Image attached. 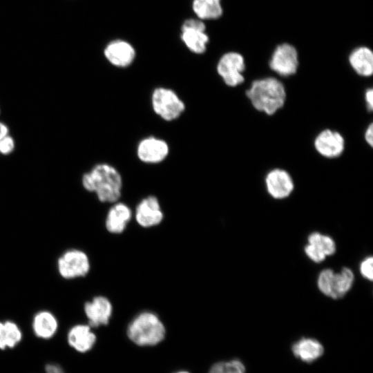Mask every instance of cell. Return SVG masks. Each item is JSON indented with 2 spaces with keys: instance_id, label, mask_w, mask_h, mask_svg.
I'll use <instances>...</instances> for the list:
<instances>
[{
  "instance_id": "1",
  "label": "cell",
  "mask_w": 373,
  "mask_h": 373,
  "mask_svg": "<svg viewBox=\"0 0 373 373\" xmlns=\"http://www.w3.org/2000/svg\"><path fill=\"white\" fill-rule=\"evenodd\" d=\"M84 188L96 193L102 202H116L121 196L122 178L119 171L111 164L95 165L82 177Z\"/></svg>"
},
{
  "instance_id": "2",
  "label": "cell",
  "mask_w": 373,
  "mask_h": 373,
  "mask_svg": "<svg viewBox=\"0 0 373 373\" xmlns=\"http://www.w3.org/2000/svg\"><path fill=\"white\" fill-rule=\"evenodd\" d=\"M246 95L255 109L269 115L280 109L286 100L284 85L274 77L254 81L247 90Z\"/></svg>"
},
{
  "instance_id": "3",
  "label": "cell",
  "mask_w": 373,
  "mask_h": 373,
  "mask_svg": "<svg viewBox=\"0 0 373 373\" xmlns=\"http://www.w3.org/2000/svg\"><path fill=\"white\" fill-rule=\"evenodd\" d=\"M165 328L154 313L144 312L136 316L127 328L128 337L140 346H151L161 342L165 336Z\"/></svg>"
},
{
  "instance_id": "4",
  "label": "cell",
  "mask_w": 373,
  "mask_h": 373,
  "mask_svg": "<svg viewBox=\"0 0 373 373\" xmlns=\"http://www.w3.org/2000/svg\"><path fill=\"white\" fill-rule=\"evenodd\" d=\"M354 279V274L349 268L344 267L339 273L326 269L319 274L317 284L323 294L336 299L343 297L350 290Z\"/></svg>"
},
{
  "instance_id": "5",
  "label": "cell",
  "mask_w": 373,
  "mask_h": 373,
  "mask_svg": "<svg viewBox=\"0 0 373 373\" xmlns=\"http://www.w3.org/2000/svg\"><path fill=\"white\" fill-rule=\"evenodd\" d=\"M154 112L165 121L178 118L185 110V104L177 93L167 88H155L151 96Z\"/></svg>"
},
{
  "instance_id": "6",
  "label": "cell",
  "mask_w": 373,
  "mask_h": 373,
  "mask_svg": "<svg viewBox=\"0 0 373 373\" xmlns=\"http://www.w3.org/2000/svg\"><path fill=\"white\" fill-rule=\"evenodd\" d=\"M57 271L64 279L71 280L85 276L89 271L90 264L87 254L77 249L64 251L57 260Z\"/></svg>"
},
{
  "instance_id": "7",
  "label": "cell",
  "mask_w": 373,
  "mask_h": 373,
  "mask_svg": "<svg viewBox=\"0 0 373 373\" xmlns=\"http://www.w3.org/2000/svg\"><path fill=\"white\" fill-rule=\"evenodd\" d=\"M245 64L243 57L235 52L224 54L219 60L217 71L226 85L235 87L241 84L244 80L242 73Z\"/></svg>"
},
{
  "instance_id": "8",
  "label": "cell",
  "mask_w": 373,
  "mask_h": 373,
  "mask_svg": "<svg viewBox=\"0 0 373 373\" xmlns=\"http://www.w3.org/2000/svg\"><path fill=\"white\" fill-rule=\"evenodd\" d=\"M298 66L296 48L288 44L278 46L269 61V67L278 75L289 77L296 73Z\"/></svg>"
},
{
  "instance_id": "9",
  "label": "cell",
  "mask_w": 373,
  "mask_h": 373,
  "mask_svg": "<svg viewBox=\"0 0 373 373\" xmlns=\"http://www.w3.org/2000/svg\"><path fill=\"white\" fill-rule=\"evenodd\" d=\"M314 145L321 155L327 158H335L344 151L345 140L338 131L325 129L315 137Z\"/></svg>"
},
{
  "instance_id": "10",
  "label": "cell",
  "mask_w": 373,
  "mask_h": 373,
  "mask_svg": "<svg viewBox=\"0 0 373 373\" xmlns=\"http://www.w3.org/2000/svg\"><path fill=\"white\" fill-rule=\"evenodd\" d=\"M204 23L198 19H190L182 26V39L192 52L201 54L206 50L208 36L204 32Z\"/></svg>"
},
{
  "instance_id": "11",
  "label": "cell",
  "mask_w": 373,
  "mask_h": 373,
  "mask_svg": "<svg viewBox=\"0 0 373 373\" xmlns=\"http://www.w3.org/2000/svg\"><path fill=\"white\" fill-rule=\"evenodd\" d=\"M169 147L166 141L155 137L142 140L137 147V155L140 161L147 164H157L166 159Z\"/></svg>"
},
{
  "instance_id": "12",
  "label": "cell",
  "mask_w": 373,
  "mask_h": 373,
  "mask_svg": "<svg viewBox=\"0 0 373 373\" xmlns=\"http://www.w3.org/2000/svg\"><path fill=\"white\" fill-rule=\"evenodd\" d=\"M265 183L268 193L275 199L287 198L294 189L291 175L282 169L269 171L265 176Z\"/></svg>"
},
{
  "instance_id": "13",
  "label": "cell",
  "mask_w": 373,
  "mask_h": 373,
  "mask_svg": "<svg viewBox=\"0 0 373 373\" xmlns=\"http://www.w3.org/2000/svg\"><path fill=\"white\" fill-rule=\"evenodd\" d=\"M84 311L88 325L91 327H96L108 323L113 313V306L107 298L98 296L84 304Z\"/></svg>"
},
{
  "instance_id": "14",
  "label": "cell",
  "mask_w": 373,
  "mask_h": 373,
  "mask_svg": "<svg viewBox=\"0 0 373 373\" xmlns=\"http://www.w3.org/2000/svg\"><path fill=\"white\" fill-rule=\"evenodd\" d=\"M307 241L305 252L307 257L315 262H322L327 256L335 253V242L329 236L313 232L308 236Z\"/></svg>"
},
{
  "instance_id": "15",
  "label": "cell",
  "mask_w": 373,
  "mask_h": 373,
  "mask_svg": "<svg viewBox=\"0 0 373 373\" xmlns=\"http://www.w3.org/2000/svg\"><path fill=\"white\" fill-rule=\"evenodd\" d=\"M163 217L158 199L153 195L142 199L136 207L135 219L141 227L156 226L162 222Z\"/></svg>"
},
{
  "instance_id": "16",
  "label": "cell",
  "mask_w": 373,
  "mask_h": 373,
  "mask_svg": "<svg viewBox=\"0 0 373 373\" xmlns=\"http://www.w3.org/2000/svg\"><path fill=\"white\" fill-rule=\"evenodd\" d=\"M89 325L77 324L71 327L67 332L68 345L79 353L90 351L96 343L97 336Z\"/></svg>"
},
{
  "instance_id": "17",
  "label": "cell",
  "mask_w": 373,
  "mask_h": 373,
  "mask_svg": "<svg viewBox=\"0 0 373 373\" xmlns=\"http://www.w3.org/2000/svg\"><path fill=\"white\" fill-rule=\"evenodd\" d=\"M58 328V320L51 312L41 310L34 315L32 329L36 337L42 340H49L55 336Z\"/></svg>"
},
{
  "instance_id": "18",
  "label": "cell",
  "mask_w": 373,
  "mask_h": 373,
  "mask_svg": "<svg viewBox=\"0 0 373 373\" xmlns=\"http://www.w3.org/2000/svg\"><path fill=\"white\" fill-rule=\"evenodd\" d=\"M104 55L113 65L117 67H126L133 61L135 52L128 43L117 40L106 46Z\"/></svg>"
},
{
  "instance_id": "19",
  "label": "cell",
  "mask_w": 373,
  "mask_h": 373,
  "mask_svg": "<svg viewBox=\"0 0 373 373\" xmlns=\"http://www.w3.org/2000/svg\"><path fill=\"white\" fill-rule=\"evenodd\" d=\"M291 350L297 358L307 363L316 361L324 352L323 346L318 340L307 337H303L294 342Z\"/></svg>"
},
{
  "instance_id": "20",
  "label": "cell",
  "mask_w": 373,
  "mask_h": 373,
  "mask_svg": "<svg viewBox=\"0 0 373 373\" xmlns=\"http://www.w3.org/2000/svg\"><path fill=\"white\" fill-rule=\"evenodd\" d=\"M131 217L132 211L126 204L115 203L107 213L106 228L111 233H120L124 231Z\"/></svg>"
},
{
  "instance_id": "21",
  "label": "cell",
  "mask_w": 373,
  "mask_h": 373,
  "mask_svg": "<svg viewBox=\"0 0 373 373\" xmlns=\"http://www.w3.org/2000/svg\"><path fill=\"white\" fill-rule=\"evenodd\" d=\"M349 62L354 70L362 77H370L373 73V53L367 47H359L354 50Z\"/></svg>"
},
{
  "instance_id": "22",
  "label": "cell",
  "mask_w": 373,
  "mask_h": 373,
  "mask_svg": "<svg viewBox=\"0 0 373 373\" xmlns=\"http://www.w3.org/2000/svg\"><path fill=\"white\" fill-rule=\"evenodd\" d=\"M23 334L19 326L12 321H0V350L12 349L21 341Z\"/></svg>"
},
{
  "instance_id": "23",
  "label": "cell",
  "mask_w": 373,
  "mask_h": 373,
  "mask_svg": "<svg viewBox=\"0 0 373 373\" xmlns=\"http://www.w3.org/2000/svg\"><path fill=\"white\" fill-rule=\"evenodd\" d=\"M193 9L202 19H217L222 13L220 0H194Z\"/></svg>"
},
{
  "instance_id": "24",
  "label": "cell",
  "mask_w": 373,
  "mask_h": 373,
  "mask_svg": "<svg viewBox=\"0 0 373 373\" xmlns=\"http://www.w3.org/2000/svg\"><path fill=\"white\" fill-rule=\"evenodd\" d=\"M209 373H245V367L241 361L233 359L215 363Z\"/></svg>"
},
{
  "instance_id": "25",
  "label": "cell",
  "mask_w": 373,
  "mask_h": 373,
  "mask_svg": "<svg viewBox=\"0 0 373 373\" xmlns=\"http://www.w3.org/2000/svg\"><path fill=\"white\" fill-rule=\"evenodd\" d=\"M372 258L368 257L363 260L360 265V271L362 276L370 281L372 280Z\"/></svg>"
},
{
  "instance_id": "26",
  "label": "cell",
  "mask_w": 373,
  "mask_h": 373,
  "mask_svg": "<svg viewBox=\"0 0 373 373\" xmlns=\"http://www.w3.org/2000/svg\"><path fill=\"white\" fill-rule=\"evenodd\" d=\"M15 146L14 139L8 135L0 140V153L9 155L14 151Z\"/></svg>"
},
{
  "instance_id": "27",
  "label": "cell",
  "mask_w": 373,
  "mask_h": 373,
  "mask_svg": "<svg viewBox=\"0 0 373 373\" xmlns=\"http://www.w3.org/2000/svg\"><path fill=\"white\" fill-rule=\"evenodd\" d=\"M45 373H66L63 367L56 363H48L44 367Z\"/></svg>"
},
{
  "instance_id": "28",
  "label": "cell",
  "mask_w": 373,
  "mask_h": 373,
  "mask_svg": "<svg viewBox=\"0 0 373 373\" xmlns=\"http://www.w3.org/2000/svg\"><path fill=\"white\" fill-rule=\"evenodd\" d=\"M365 101L367 110L372 111L373 108V90L372 88H369L365 90Z\"/></svg>"
},
{
  "instance_id": "29",
  "label": "cell",
  "mask_w": 373,
  "mask_h": 373,
  "mask_svg": "<svg viewBox=\"0 0 373 373\" xmlns=\"http://www.w3.org/2000/svg\"><path fill=\"white\" fill-rule=\"evenodd\" d=\"M364 138L367 144L372 147L373 144V125L372 123L367 127L365 131Z\"/></svg>"
},
{
  "instance_id": "30",
  "label": "cell",
  "mask_w": 373,
  "mask_h": 373,
  "mask_svg": "<svg viewBox=\"0 0 373 373\" xmlns=\"http://www.w3.org/2000/svg\"><path fill=\"white\" fill-rule=\"evenodd\" d=\"M9 135V129L6 124L0 122V140Z\"/></svg>"
},
{
  "instance_id": "31",
  "label": "cell",
  "mask_w": 373,
  "mask_h": 373,
  "mask_svg": "<svg viewBox=\"0 0 373 373\" xmlns=\"http://www.w3.org/2000/svg\"><path fill=\"white\" fill-rule=\"evenodd\" d=\"M175 373H189V372H186V371H179V372H177Z\"/></svg>"
}]
</instances>
